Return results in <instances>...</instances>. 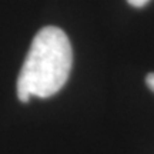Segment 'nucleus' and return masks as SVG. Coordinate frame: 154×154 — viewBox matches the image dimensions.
Masks as SVG:
<instances>
[{
	"label": "nucleus",
	"mask_w": 154,
	"mask_h": 154,
	"mask_svg": "<svg viewBox=\"0 0 154 154\" xmlns=\"http://www.w3.org/2000/svg\"><path fill=\"white\" fill-rule=\"evenodd\" d=\"M73 50L67 34L46 26L34 36L17 79V97L27 103L32 96L47 99L56 94L70 76Z\"/></svg>",
	"instance_id": "nucleus-1"
},
{
	"label": "nucleus",
	"mask_w": 154,
	"mask_h": 154,
	"mask_svg": "<svg viewBox=\"0 0 154 154\" xmlns=\"http://www.w3.org/2000/svg\"><path fill=\"white\" fill-rule=\"evenodd\" d=\"M127 2H128V5L134 6V7H143V6L149 3L150 0H127Z\"/></svg>",
	"instance_id": "nucleus-2"
},
{
	"label": "nucleus",
	"mask_w": 154,
	"mask_h": 154,
	"mask_svg": "<svg viewBox=\"0 0 154 154\" xmlns=\"http://www.w3.org/2000/svg\"><path fill=\"white\" fill-rule=\"evenodd\" d=\"M146 83H147V86H149L150 90L154 91V73L147 74V77H146Z\"/></svg>",
	"instance_id": "nucleus-3"
}]
</instances>
